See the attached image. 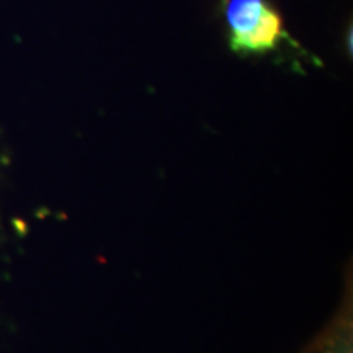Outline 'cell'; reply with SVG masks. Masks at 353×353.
Returning <instances> with one entry per match:
<instances>
[{
    "mask_svg": "<svg viewBox=\"0 0 353 353\" xmlns=\"http://www.w3.org/2000/svg\"><path fill=\"white\" fill-rule=\"evenodd\" d=\"M283 34V20L280 13L268 6L252 30L241 37L229 38V46L237 54H263L275 50Z\"/></svg>",
    "mask_w": 353,
    "mask_h": 353,
    "instance_id": "6da1fadb",
    "label": "cell"
},
{
    "mask_svg": "<svg viewBox=\"0 0 353 353\" xmlns=\"http://www.w3.org/2000/svg\"><path fill=\"white\" fill-rule=\"evenodd\" d=\"M270 3L267 0H228L226 19L229 38L241 37L252 30Z\"/></svg>",
    "mask_w": 353,
    "mask_h": 353,
    "instance_id": "7a4b0ae2",
    "label": "cell"
}]
</instances>
